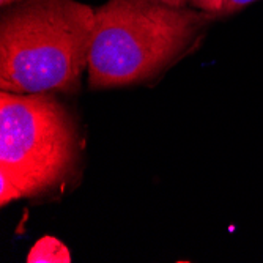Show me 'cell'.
<instances>
[{"mask_svg":"<svg viewBox=\"0 0 263 263\" xmlns=\"http://www.w3.org/2000/svg\"><path fill=\"white\" fill-rule=\"evenodd\" d=\"M95 8L78 0H21L0 22V87L76 93L88 68Z\"/></svg>","mask_w":263,"mask_h":263,"instance_id":"1","label":"cell"},{"mask_svg":"<svg viewBox=\"0 0 263 263\" xmlns=\"http://www.w3.org/2000/svg\"><path fill=\"white\" fill-rule=\"evenodd\" d=\"M210 13L155 0H107L95 8L88 85L114 88L159 74L196 41Z\"/></svg>","mask_w":263,"mask_h":263,"instance_id":"2","label":"cell"},{"mask_svg":"<svg viewBox=\"0 0 263 263\" xmlns=\"http://www.w3.org/2000/svg\"><path fill=\"white\" fill-rule=\"evenodd\" d=\"M73 118L51 93L0 95V172L22 197L62 184L78 161Z\"/></svg>","mask_w":263,"mask_h":263,"instance_id":"3","label":"cell"},{"mask_svg":"<svg viewBox=\"0 0 263 263\" xmlns=\"http://www.w3.org/2000/svg\"><path fill=\"white\" fill-rule=\"evenodd\" d=\"M29 263H41V261H47V263H69L71 261V255L66 249V246L63 243H60L59 240H55L54 236H44L40 241L35 243V246L32 248L29 257H27Z\"/></svg>","mask_w":263,"mask_h":263,"instance_id":"4","label":"cell"},{"mask_svg":"<svg viewBox=\"0 0 263 263\" xmlns=\"http://www.w3.org/2000/svg\"><path fill=\"white\" fill-rule=\"evenodd\" d=\"M17 199H22V193L19 187L13 183L10 177L0 172V205L5 206Z\"/></svg>","mask_w":263,"mask_h":263,"instance_id":"5","label":"cell"},{"mask_svg":"<svg viewBox=\"0 0 263 263\" xmlns=\"http://www.w3.org/2000/svg\"><path fill=\"white\" fill-rule=\"evenodd\" d=\"M196 8L210 13V14H221L226 0H191Z\"/></svg>","mask_w":263,"mask_h":263,"instance_id":"6","label":"cell"},{"mask_svg":"<svg viewBox=\"0 0 263 263\" xmlns=\"http://www.w3.org/2000/svg\"><path fill=\"white\" fill-rule=\"evenodd\" d=\"M255 0H226L224 2V7H222V11L221 14H232V13H236L243 10L245 7L254 4Z\"/></svg>","mask_w":263,"mask_h":263,"instance_id":"7","label":"cell"},{"mask_svg":"<svg viewBox=\"0 0 263 263\" xmlns=\"http://www.w3.org/2000/svg\"><path fill=\"white\" fill-rule=\"evenodd\" d=\"M155 2H161V4H167L172 7H186V4L189 0H155Z\"/></svg>","mask_w":263,"mask_h":263,"instance_id":"8","label":"cell"},{"mask_svg":"<svg viewBox=\"0 0 263 263\" xmlns=\"http://www.w3.org/2000/svg\"><path fill=\"white\" fill-rule=\"evenodd\" d=\"M17 2H21V0H0V5H2V8H7V7H11Z\"/></svg>","mask_w":263,"mask_h":263,"instance_id":"9","label":"cell"}]
</instances>
